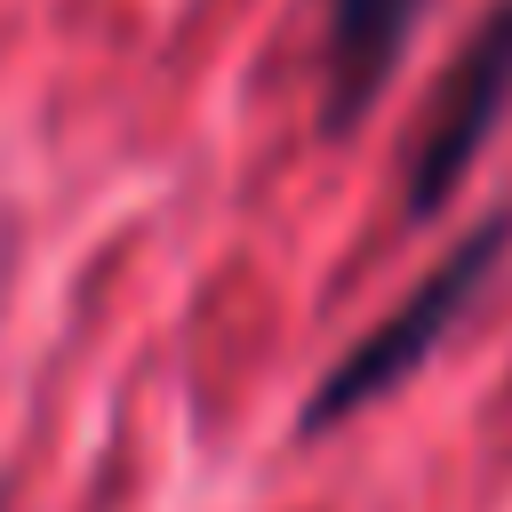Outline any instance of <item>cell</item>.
<instances>
[{"label":"cell","mask_w":512,"mask_h":512,"mask_svg":"<svg viewBox=\"0 0 512 512\" xmlns=\"http://www.w3.org/2000/svg\"><path fill=\"white\" fill-rule=\"evenodd\" d=\"M504 104H512V0H496L472 24V40L440 72V88H432V104H424V120L400 152V216L408 224L440 216L464 192V176H472L480 144L496 136Z\"/></svg>","instance_id":"obj_2"},{"label":"cell","mask_w":512,"mask_h":512,"mask_svg":"<svg viewBox=\"0 0 512 512\" xmlns=\"http://www.w3.org/2000/svg\"><path fill=\"white\" fill-rule=\"evenodd\" d=\"M512 256V208H488L368 336H352L336 360H328V376L304 392V416H296V432L304 440H320V432H336V424H352L360 408H376L392 384H408L432 352H440V336L480 304V288L496 280V264Z\"/></svg>","instance_id":"obj_1"},{"label":"cell","mask_w":512,"mask_h":512,"mask_svg":"<svg viewBox=\"0 0 512 512\" xmlns=\"http://www.w3.org/2000/svg\"><path fill=\"white\" fill-rule=\"evenodd\" d=\"M424 8L432 0H328V40H320V128L328 136H352L376 112Z\"/></svg>","instance_id":"obj_3"}]
</instances>
